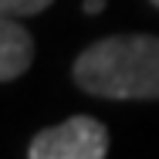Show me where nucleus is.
I'll list each match as a JSON object with an SVG mask.
<instances>
[{"mask_svg":"<svg viewBox=\"0 0 159 159\" xmlns=\"http://www.w3.org/2000/svg\"><path fill=\"white\" fill-rule=\"evenodd\" d=\"M108 152V132L92 115H71L61 125L37 132L27 146L31 159H102Z\"/></svg>","mask_w":159,"mask_h":159,"instance_id":"obj_2","label":"nucleus"},{"mask_svg":"<svg viewBox=\"0 0 159 159\" xmlns=\"http://www.w3.org/2000/svg\"><path fill=\"white\" fill-rule=\"evenodd\" d=\"M75 81L98 98H159V37L115 34L85 48L75 61Z\"/></svg>","mask_w":159,"mask_h":159,"instance_id":"obj_1","label":"nucleus"},{"mask_svg":"<svg viewBox=\"0 0 159 159\" xmlns=\"http://www.w3.org/2000/svg\"><path fill=\"white\" fill-rule=\"evenodd\" d=\"M152 3H156V7H159V0H152Z\"/></svg>","mask_w":159,"mask_h":159,"instance_id":"obj_6","label":"nucleus"},{"mask_svg":"<svg viewBox=\"0 0 159 159\" xmlns=\"http://www.w3.org/2000/svg\"><path fill=\"white\" fill-rule=\"evenodd\" d=\"M51 3L54 0H0V14L3 17H34Z\"/></svg>","mask_w":159,"mask_h":159,"instance_id":"obj_4","label":"nucleus"},{"mask_svg":"<svg viewBox=\"0 0 159 159\" xmlns=\"http://www.w3.org/2000/svg\"><path fill=\"white\" fill-rule=\"evenodd\" d=\"M34 61V37L17 17L0 14V81H17Z\"/></svg>","mask_w":159,"mask_h":159,"instance_id":"obj_3","label":"nucleus"},{"mask_svg":"<svg viewBox=\"0 0 159 159\" xmlns=\"http://www.w3.org/2000/svg\"><path fill=\"white\" fill-rule=\"evenodd\" d=\"M105 10V0H85V14H102Z\"/></svg>","mask_w":159,"mask_h":159,"instance_id":"obj_5","label":"nucleus"}]
</instances>
